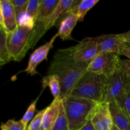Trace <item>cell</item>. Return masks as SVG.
I'll list each match as a JSON object with an SVG mask.
<instances>
[{
	"mask_svg": "<svg viewBox=\"0 0 130 130\" xmlns=\"http://www.w3.org/2000/svg\"><path fill=\"white\" fill-rule=\"evenodd\" d=\"M88 63H79L71 55L70 48L58 50L48 69V74H55L61 85V98L69 96L81 77L88 71Z\"/></svg>",
	"mask_w": 130,
	"mask_h": 130,
	"instance_id": "1",
	"label": "cell"
},
{
	"mask_svg": "<svg viewBox=\"0 0 130 130\" xmlns=\"http://www.w3.org/2000/svg\"><path fill=\"white\" fill-rule=\"evenodd\" d=\"M46 32L44 24L35 23L34 28L19 25L7 33V44L11 60L20 62Z\"/></svg>",
	"mask_w": 130,
	"mask_h": 130,
	"instance_id": "2",
	"label": "cell"
},
{
	"mask_svg": "<svg viewBox=\"0 0 130 130\" xmlns=\"http://www.w3.org/2000/svg\"><path fill=\"white\" fill-rule=\"evenodd\" d=\"M62 99L70 130H80L91 121L99 104L72 96H67Z\"/></svg>",
	"mask_w": 130,
	"mask_h": 130,
	"instance_id": "3",
	"label": "cell"
},
{
	"mask_svg": "<svg viewBox=\"0 0 130 130\" xmlns=\"http://www.w3.org/2000/svg\"><path fill=\"white\" fill-rule=\"evenodd\" d=\"M109 79L102 74L87 71L79 80L69 96L101 103Z\"/></svg>",
	"mask_w": 130,
	"mask_h": 130,
	"instance_id": "4",
	"label": "cell"
},
{
	"mask_svg": "<svg viewBox=\"0 0 130 130\" xmlns=\"http://www.w3.org/2000/svg\"><path fill=\"white\" fill-rule=\"evenodd\" d=\"M130 80L121 71H118L109 78L104 91L102 102L110 104L116 102L124 108L126 95Z\"/></svg>",
	"mask_w": 130,
	"mask_h": 130,
	"instance_id": "5",
	"label": "cell"
},
{
	"mask_svg": "<svg viewBox=\"0 0 130 130\" xmlns=\"http://www.w3.org/2000/svg\"><path fill=\"white\" fill-rule=\"evenodd\" d=\"M121 60L119 55L116 53H99L89 64L88 71L102 74L109 79L120 71Z\"/></svg>",
	"mask_w": 130,
	"mask_h": 130,
	"instance_id": "6",
	"label": "cell"
},
{
	"mask_svg": "<svg viewBox=\"0 0 130 130\" xmlns=\"http://www.w3.org/2000/svg\"><path fill=\"white\" fill-rule=\"evenodd\" d=\"M69 48L73 58L79 63L90 64L98 55L96 38H86Z\"/></svg>",
	"mask_w": 130,
	"mask_h": 130,
	"instance_id": "7",
	"label": "cell"
},
{
	"mask_svg": "<svg viewBox=\"0 0 130 130\" xmlns=\"http://www.w3.org/2000/svg\"><path fill=\"white\" fill-rule=\"evenodd\" d=\"M0 26L7 33L13 32L19 26L16 13L11 0L0 1Z\"/></svg>",
	"mask_w": 130,
	"mask_h": 130,
	"instance_id": "8",
	"label": "cell"
},
{
	"mask_svg": "<svg viewBox=\"0 0 130 130\" xmlns=\"http://www.w3.org/2000/svg\"><path fill=\"white\" fill-rule=\"evenodd\" d=\"M91 122L95 130H111L114 124L109 104L99 103Z\"/></svg>",
	"mask_w": 130,
	"mask_h": 130,
	"instance_id": "9",
	"label": "cell"
},
{
	"mask_svg": "<svg viewBox=\"0 0 130 130\" xmlns=\"http://www.w3.org/2000/svg\"><path fill=\"white\" fill-rule=\"evenodd\" d=\"M59 36V34L57 32L50 41L47 42L41 46L37 48L34 52L31 54L29 60V63L27 68L24 70V72L30 74V76L38 74L36 68L38 65L43 62L44 60H47V57L50 50L53 48V43L55 41L56 38Z\"/></svg>",
	"mask_w": 130,
	"mask_h": 130,
	"instance_id": "10",
	"label": "cell"
},
{
	"mask_svg": "<svg viewBox=\"0 0 130 130\" xmlns=\"http://www.w3.org/2000/svg\"><path fill=\"white\" fill-rule=\"evenodd\" d=\"M97 41L98 54L101 53H112L121 55L122 50L125 45L124 40L117 34H105L96 37Z\"/></svg>",
	"mask_w": 130,
	"mask_h": 130,
	"instance_id": "11",
	"label": "cell"
},
{
	"mask_svg": "<svg viewBox=\"0 0 130 130\" xmlns=\"http://www.w3.org/2000/svg\"><path fill=\"white\" fill-rule=\"evenodd\" d=\"M113 124L120 130H130V117L124 108L116 102L109 104Z\"/></svg>",
	"mask_w": 130,
	"mask_h": 130,
	"instance_id": "12",
	"label": "cell"
},
{
	"mask_svg": "<svg viewBox=\"0 0 130 130\" xmlns=\"http://www.w3.org/2000/svg\"><path fill=\"white\" fill-rule=\"evenodd\" d=\"M76 1V0H60L55 10L44 22V25L46 32L55 25L58 19L65 15L74 6Z\"/></svg>",
	"mask_w": 130,
	"mask_h": 130,
	"instance_id": "13",
	"label": "cell"
},
{
	"mask_svg": "<svg viewBox=\"0 0 130 130\" xmlns=\"http://www.w3.org/2000/svg\"><path fill=\"white\" fill-rule=\"evenodd\" d=\"M61 101V97L54 99L52 104L47 107V110L44 115L40 130H53L59 115Z\"/></svg>",
	"mask_w": 130,
	"mask_h": 130,
	"instance_id": "14",
	"label": "cell"
},
{
	"mask_svg": "<svg viewBox=\"0 0 130 130\" xmlns=\"http://www.w3.org/2000/svg\"><path fill=\"white\" fill-rule=\"evenodd\" d=\"M78 21V17L74 14L67 13L62 17V19L59 22L58 33L62 40L72 39L71 33Z\"/></svg>",
	"mask_w": 130,
	"mask_h": 130,
	"instance_id": "15",
	"label": "cell"
},
{
	"mask_svg": "<svg viewBox=\"0 0 130 130\" xmlns=\"http://www.w3.org/2000/svg\"><path fill=\"white\" fill-rule=\"evenodd\" d=\"M60 0H41L35 19V23L44 24L57 8Z\"/></svg>",
	"mask_w": 130,
	"mask_h": 130,
	"instance_id": "16",
	"label": "cell"
},
{
	"mask_svg": "<svg viewBox=\"0 0 130 130\" xmlns=\"http://www.w3.org/2000/svg\"><path fill=\"white\" fill-rule=\"evenodd\" d=\"M99 0H82L76 1L74 6L67 11V13L76 15L78 17L79 21H83L85 15L88 11L93 7Z\"/></svg>",
	"mask_w": 130,
	"mask_h": 130,
	"instance_id": "17",
	"label": "cell"
},
{
	"mask_svg": "<svg viewBox=\"0 0 130 130\" xmlns=\"http://www.w3.org/2000/svg\"><path fill=\"white\" fill-rule=\"evenodd\" d=\"M43 89L46 86L50 88L54 99L61 97V85L58 76L55 74H48L42 80Z\"/></svg>",
	"mask_w": 130,
	"mask_h": 130,
	"instance_id": "18",
	"label": "cell"
},
{
	"mask_svg": "<svg viewBox=\"0 0 130 130\" xmlns=\"http://www.w3.org/2000/svg\"><path fill=\"white\" fill-rule=\"evenodd\" d=\"M11 60L7 44V32L0 26V66H3Z\"/></svg>",
	"mask_w": 130,
	"mask_h": 130,
	"instance_id": "19",
	"label": "cell"
},
{
	"mask_svg": "<svg viewBox=\"0 0 130 130\" xmlns=\"http://www.w3.org/2000/svg\"><path fill=\"white\" fill-rule=\"evenodd\" d=\"M53 130H70L69 127V123L63 108L62 99L60 105V112L58 119L56 122Z\"/></svg>",
	"mask_w": 130,
	"mask_h": 130,
	"instance_id": "20",
	"label": "cell"
},
{
	"mask_svg": "<svg viewBox=\"0 0 130 130\" xmlns=\"http://www.w3.org/2000/svg\"><path fill=\"white\" fill-rule=\"evenodd\" d=\"M16 13L18 24L20 19L25 15L29 0H11Z\"/></svg>",
	"mask_w": 130,
	"mask_h": 130,
	"instance_id": "21",
	"label": "cell"
},
{
	"mask_svg": "<svg viewBox=\"0 0 130 130\" xmlns=\"http://www.w3.org/2000/svg\"><path fill=\"white\" fill-rule=\"evenodd\" d=\"M46 110L47 107L43 109L41 111L38 112V113L35 116L34 119L30 121L29 125L27 126L25 130H40L42 126V124H43L44 115Z\"/></svg>",
	"mask_w": 130,
	"mask_h": 130,
	"instance_id": "22",
	"label": "cell"
},
{
	"mask_svg": "<svg viewBox=\"0 0 130 130\" xmlns=\"http://www.w3.org/2000/svg\"><path fill=\"white\" fill-rule=\"evenodd\" d=\"M39 98V96H38L35 100H34V101L30 104V105H29V107H28L27 110L25 112V114H24L23 118L21 119V121L24 123V124L26 127L28 126L27 124L28 123H29V122L31 120L32 117L34 116L36 109L37 102H38Z\"/></svg>",
	"mask_w": 130,
	"mask_h": 130,
	"instance_id": "23",
	"label": "cell"
},
{
	"mask_svg": "<svg viewBox=\"0 0 130 130\" xmlns=\"http://www.w3.org/2000/svg\"><path fill=\"white\" fill-rule=\"evenodd\" d=\"M2 124L6 130H25L27 128L21 120L17 121L13 119H10L5 124Z\"/></svg>",
	"mask_w": 130,
	"mask_h": 130,
	"instance_id": "24",
	"label": "cell"
},
{
	"mask_svg": "<svg viewBox=\"0 0 130 130\" xmlns=\"http://www.w3.org/2000/svg\"><path fill=\"white\" fill-rule=\"evenodd\" d=\"M120 71L130 80V60H121Z\"/></svg>",
	"mask_w": 130,
	"mask_h": 130,
	"instance_id": "25",
	"label": "cell"
},
{
	"mask_svg": "<svg viewBox=\"0 0 130 130\" xmlns=\"http://www.w3.org/2000/svg\"><path fill=\"white\" fill-rule=\"evenodd\" d=\"M124 109H125V110L127 112V113H128V114L130 117V84L128 88L126 95Z\"/></svg>",
	"mask_w": 130,
	"mask_h": 130,
	"instance_id": "26",
	"label": "cell"
},
{
	"mask_svg": "<svg viewBox=\"0 0 130 130\" xmlns=\"http://www.w3.org/2000/svg\"><path fill=\"white\" fill-rule=\"evenodd\" d=\"M118 37L120 39L124 41H129L130 40V30L126 32L122 33V34H117Z\"/></svg>",
	"mask_w": 130,
	"mask_h": 130,
	"instance_id": "27",
	"label": "cell"
},
{
	"mask_svg": "<svg viewBox=\"0 0 130 130\" xmlns=\"http://www.w3.org/2000/svg\"><path fill=\"white\" fill-rule=\"evenodd\" d=\"M121 55L125 56L127 58H129V60H130V48H127V47H124L122 50L121 52Z\"/></svg>",
	"mask_w": 130,
	"mask_h": 130,
	"instance_id": "28",
	"label": "cell"
},
{
	"mask_svg": "<svg viewBox=\"0 0 130 130\" xmlns=\"http://www.w3.org/2000/svg\"><path fill=\"white\" fill-rule=\"evenodd\" d=\"M80 130H95V128H93V126L91 122L90 121L89 122V123H88L85 127H83L82 129H81Z\"/></svg>",
	"mask_w": 130,
	"mask_h": 130,
	"instance_id": "29",
	"label": "cell"
},
{
	"mask_svg": "<svg viewBox=\"0 0 130 130\" xmlns=\"http://www.w3.org/2000/svg\"><path fill=\"white\" fill-rule=\"evenodd\" d=\"M124 45H125L126 47L130 48V40L129 41H124Z\"/></svg>",
	"mask_w": 130,
	"mask_h": 130,
	"instance_id": "30",
	"label": "cell"
},
{
	"mask_svg": "<svg viewBox=\"0 0 130 130\" xmlns=\"http://www.w3.org/2000/svg\"><path fill=\"white\" fill-rule=\"evenodd\" d=\"M111 130H120V129H119L118 128H117V127L116 126L113 125V126H112V129Z\"/></svg>",
	"mask_w": 130,
	"mask_h": 130,
	"instance_id": "31",
	"label": "cell"
},
{
	"mask_svg": "<svg viewBox=\"0 0 130 130\" xmlns=\"http://www.w3.org/2000/svg\"><path fill=\"white\" fill-rule=\"evenodd\" d=\"M1 130H6V129H5V127L3 126V125H1Z\"/></svg>",
	"mask_w": 130,
	"mask_h": 130,
	"instance_id": "32",
	"label": "cell"
}]
</instances>
